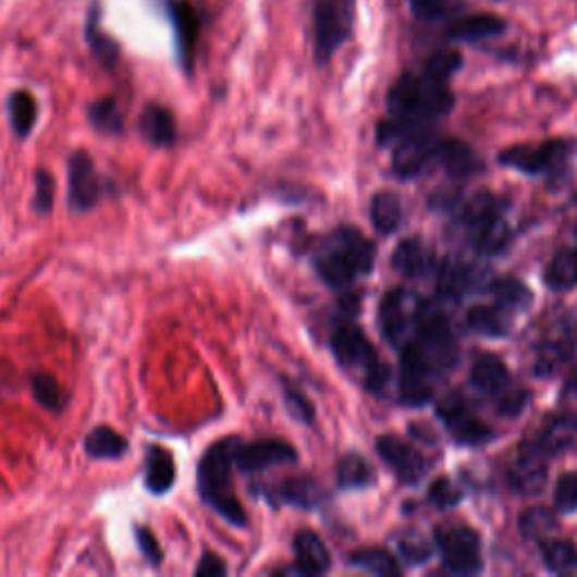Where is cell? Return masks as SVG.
Instances as JSON below:
<instances>
[{
    "label": "cell",
    "mask_w": 577,
    "mask_h": 577,
    "mask_svg": "<svg viewBox=\"0 0 577 577\" xmlns=\"http://www.w3.org/2000/svg\"><path fill=\"white\" fill-rule=\"evenodd\" d=\"M235 440L237 435L221 438L206 449L197 465V492L204 505H208L223 521L235 528H246L248 515L235 494L233 480Z\"/></svg>",
    "instance_id": "1"
},
{
    "label": "cell",
    "mask_w": 577,
    "mask_h": 577,
    "mask_svg": "<svg viewBox=\"0 0 577 577\" xmlns=\"http://www.w3.org/2000/svg\"><path fill=\"white\" fill-rule=\"evenodd\" d=\"M375 244L359 231L343 226L320 244L314 265L318 275L334 288H347L375 269Z\"/></svg>",
    "instance_id": "2"
},
{
    "label": "cell",
    "mask_w": 577,
    "mask_h": 577,
    "mask_svg": "<svg viewBox=\"0 0 577 577\" xmlns=\"http://www.w3.org/2000/svg\"><path fill=\"white\" fill-rule=\"evenodd\" d=\"M454 109V95L446 84L427 75H402L389 93V111L395 118L433 122Z\"/></svg>",
    "instance_id": "3"
},
{
    "label": "cell",
    "mask_w": 577,
    "mask_h": 577,
    "mask_svg": "<svg viewBox=\"0 0 577 577\" xmlns=\"http://www.w3.org/2000/svg\"><path fill=\"white\" fill-rule=\"evenodd\" d=\"M505 206L492 192H478L463 208V226L478 255H501L512 242Z\"/></svg>",
    "instance_id": "4"
},
{
    "label": "cell",
    "mask_w": 577,
    "mask_h": 577,
    "mask_svg": "<svg viewBox=\"0 0 577 577\" xmlns=\"http://www.w3.org/2000/svg\"><path fill=\"white\" fill-rule=\"evenodd\" d=\"M69 174V210L73 214L93 212L107 199L122 197V187L109 174H102L95 165V158L84 151L75 149L69 154L66 160Z\"/></svg>",
    "instance_id": "5"
},
{
    "label": "cell",
    "mask_w": 577,
    "mask_h": 577,
    "mask_svg": "<svg viewBox=\"0 0 577 577\" xmlns=\"http://www.w3.org/2000/svg\"><path fill=\"white\" fill-rule=\"evenodd\" d=\"M577 352V314L568 309L553 311L541 326L532 349V372L553 377L568 366Z\"/></svg>",
    "instance_id": "6"
},
{
    "label": "cell",
    "mask_w": 577,
    "mask_h": 577,
    "mask_svg": "<svg viewBox=\"0 0 577 577\" xmlns=\"http://www.w3.org/2000/svg\"><path fill=\"white\" fill-rule=\"evenodd\" d=\"M332 352L343 368L364 372L366 386L372 393H383V389H386L391 368L381 364L375 345L357 326H341L334 330Z\"/></svg>",
    "instance_id": "7"
},
{
    "label": "cell",
    "mask_w": 577,
    "mask_h": 577,
    "mask_svg": "<svg viewBox=\"0 0 577 577\" xmlns=\"http://www.w3.org/2000/svg\"><path fill=\"white\" fill-rule=\"evenodd\" d=\"M471 386L494 400L503 415H517L526 402L528 391L510 379L507 366L494 355H480L471 366Z\"/></svg>",
    "instance_id": "8"
},
{
    "label": "cell",
    "mask_w": 577,
    "mask_h": 577,
    "mask_svg": "<svg viewBox=\"0 0 577 577\" xmlns=\"http://www.w3.org/2000/svg\"><path fill=\"white\" fill-rule=\"evenodd\" d=\"M355 23V0H316L314 8V52L328 63L349 39Z\"/></svg>",
    "instance_id": "9"
},
{
    "label": "cell",
    "mask_w": 577,
    "mask_h": 577,
    "mask_svg": "<svg viewBox=\"0 0 577 577\" xmlns=\"http://www.w3.org/2000/svg\"><path fill=\"white\" fill-rule=\"evenodd\" d=\"M573 143L566 140H549L539 147H510L501 151V165L517 170L528 176H564L570 168Z\"/></svg>",
    "instance_id": "10"
},
{
    "label": "cell",
    "mask_w": 577,
    "mask_h": 577,
    "mask_svg": "<svg viewBox=\"0 0 577 577\" xmlns=\"http://www.w3.org/2000/svg\"><path fill=\"white\" fill-rule=\"evenodd\" d=\"M435 547L444 566L456 575H476L483 570L480 537L467 526H444L435 530Z\"/></svg>",
    "instance_id": "11"
},
{
    "label": "cell",
    "mask_w": 577,
    "mask_h": 577,
    "mask_svg": "<svg viewBox=\"0 0 577 577\" xmlns=\"http://www.w3.org/2000/svg\"><path fill=\"white\" fill-rule=\"evenodd\" d=\"M298 454L296 449L278 438H260V440H235V449H233V463L235 469H240L242 474H258V471H267L271 467L278 465H288V463H296Z\"/></svg>",
    "instance_id": "12"
},
{
    "label": "cell",
    "mask_w": 577,
    "mask_h": 577,
    "mask_svg": "<svg viewBox=\"0 0 577 577\" xmlns=\"http://www.w3.org/2000/svg\"><path fill=\"white\" fill-rule=\"evenodd\" d=\"M438 418L458 444L478 446L492 440V429L478 418L463 395H449L438 406Z\"/></svg>",
    "instance_id": "13"
},
{
    "label": "cell",
    "mask_w": 577,
    "mask_h": 577,
    "mask_svg": "<svg viewBox=\"0 0 577 577\" xmlns=\"http://www.w3.org/2000/svg\"><path fill=\"white\" fill-rule=\"evenodd\" d=\"M418 307L420 298L406 292V288H393V292L383 296L379 307V326L383 336L402 347L413 334Z\"/></svg>",
    "instance_id": "14"
},
{
    "label": "cell",
    "mask_w": 577,
    "mask_h": 577,
    "mask_svg": "<svg viewBox=\"0 0 577 577\" xmlns=\"http://www.w3.org/2000/svg\"><path fill=\"white\" fill-rule=\"evenodd\" d=\"M438 143L440 136H435L433 126L400 140L393 145V172L402 179L420 176L431 163H438Z\"/></svg>",
    "instance_id": "15"
},
{
    "label": "cell",
    "mask_w": 577,
    "mask_h": 577,
    "mask_svg": "<svg viewBox=\"0 0 577 577\" xmlns=\"http://www.w3.org/2000/svg\"><path fill=\"white\" fill-rule=\"evenodd\" d=\"M168 16L174 29L176 57L181 69L189 75L195 69V52L201 37V19L199 12L192 8L187 0H168Z\"/></svg>",
    "instance_id": "16"
},
{
    "label": "cell",
    "mask_w": 577,
    "mask_h": 577,
    "mask_svg": "<svg viewBox=\"0 0 577 577\" xmlns=\"http://www.w3.org/2000/svg\"><path fill=\"white\" fill-rule=\"evenodd\" d=\"M377 454L406 486H418L427 474V461L422 454L397 435H381L377 440Z\"/></svg>",
    "instance_id": "17"
},
{
    "label": "cell",
    "mask_w": 577,
    "mask_h": 577,
    "mask_svg": "<svg viewBox=\"0 0 577 577\" xmlns=\"http://www.w3.org/2000/svg\"><path fill=\"white\" fill-rule=\"evenodd\" d=\"M549 461L551 458L543 454L532 440H526L519 446L515 465L510 469L512 490H517L526 496L539 494L549 480Z\"/></svg>",
    "instance_id": "18"
},
{
    "label": "cell",
    "mask_w": 577,
    "mask_h": 577,
    "mask_svg": "<svg viewBox=\"0 0 577 577\" xmlns=\"http://www.w3.org/2000/svg\"><path fill=\"white\" fill-rule=\"evenodd\" d=\"M143 469V483L151 496L170 494L176 486V461L174 454L163 444L151 442L145 446Z\"/></svg>",
    "instance_id": "19"
},
{
    "label": "cell",
    "mask_w": 577,
    "mask_h": 577,
    "mask_svg": "<svg viewBox=\"0 0 577 577\" xmlns=\"http://www.w3.org/2000/svg\"><path fill=\"white\" fill-rule=\"evenodd\" d=\"M433 372L413 355L402 349V372H400V397L408 406H425L433 397Z\"/></svg>",
    "instance_id": "20"
},
{
    "label": "cell",
    "mask_w": 577,
    "mask_h": 577,
    "mask_svg": "<svg viewBox=\"0 0 577 577\" xmlns=\"http://www.w3.org/2000/svg\"><path fill=\"white\" fill-rule=\"evenodd\" d=\"M138 134L151 147L170 149L179 143L176 118L168 107L158 105V102H149L138 115Z\"/></svg>",
    "instance_id": "21"
},
{
    "label": "cell",
    "mask_w": 577,
    "mask_h": 577,
    "mask_svg": "<svg viewBox=\"0 0 577 577\" xmlns=\"http://www.w3.org/2000/svg\"><path fill=\"white\" fill-rule=\"evenodd\" d=\"M478 282H480V275L476 273V269L456 258L444 260L438 271V292L446 300L465 298L467 294L474 292Z\"/></svg>",
    "instance_id": "22"
},
{
    "label": "cell",
    "mask_w": 577,
    "mask_h": 577,
    "mask_svg": "<svg viewBox=\"0 0 577 577\" xmlns=\"http://www.w3.org/2000/svg\"><path fill=\"white\" fill-rule=\"evenodd\" d=\"M86 44H88V50L95 57V61H98L105 71H113L120 63L122 48L111 35H107V32L102 29L98 0L93 3L88 19H86Z\"/></svg>",
    "instance_id": "23"
},
{
    "label": "cell",
    "mask_w": 577,
    "mask_h": 577,
    "mask_svg": "<svg viewBox=\"0 0 577 577\" xmlns=\"http://www.w3.org/2000/svg\"><path fill=\"white\" fill-rule=\"evenodd\" d=\"M267 499L271 503H288V505H296V507L314 510L323 503L326 494H323V490H320L316 480H311L307 476H298V478H286L275 488H271L267 492Z\"/></svg>",
    "instance_id": "24"
},
{
    "label": "cell",
    "mask_w": 577,
    "mask_h": 577,
    "mask_svg": "<svg viewBox=\"0 0 577 577\" xmlns=\"http://www.w3.org/2000/svg\"><path fill=\"white\" fill-rule=\"evenodd\" d=\"M126 452H130V440L109 425L93 427L84 435V454L95 463L120 461L126 456Z\"/></svg>",
    "instance_id": "25"
},
{
    "label": "cell",
    "mask_w": 577,
    "mask_h": 577,
    "mask_svg": "<svg viewBox=\"0 0 577 577\" xmlns=\"http://www.w3.org/2000/svg\"><path fill=\"white\" fill-rule=\"evenodd\" d=\"M86 120L93 132H98L107 138H122L126 134V113L113 95L90 102L86 107Z\"/></svg>",
    "instance_id": "26"
},
{
    "label": "cell",
    "mask_w": 577,
    "mask_h": 577,
    "mask_svg": "<svg viewBox=\"0 0 577 577\" xmlns=\"http://www.w3.org/2000/svg\"><path fill=\"white\" fill-rule=\"evenodd\" d=\"M438 163L454 179H467L483 170V160L465 143L454 138H440L438 143Z\"/></svg>",
    "instance_id": "27"
},
{
    "label": "cell",
    "mask_w": 577,
    "mask_h": 577,
    "mask_svg": "<svg viewBox=\"0 0 577 577\" xmlns=\"http://www.w3.org/2000/svg\"><path fill=\"white\" fill-rule=\"evenodd\" d=\"M294 555L296 566L303 575H323L330 570V551L326 541L314 530H300L294 537Z\"/></svg>",
    "instance_id": "28"
},
{
    "label": "cell",
    "mask_w": 577,
    "mask_h": 577,
    "mask_svg": "<svg viewBox=\"0 0 577 577\" xmlns=\"http://www.w3.org/2000/svg\"><path fill=\"white\" fill-rule=\"evenodd\" d=\"M393 267L406 278H425L429 271H433L435 258L422 240L410 237L400 242V246L395 248Z\"/></svg>",
    "instance_id": "29"
},
{
    "label": "cell",
    "mask_w": 577,
    "mask_h": 577,
    "mask_svg": "<svg viewBox=\"0 0 577 577\" xmlns=\"http://www.w3.org/2000/svg\"><path fill=\"white\" fill-rule=\"evenodd\" d=\"M5 111H8V120L12 126V134L19 140H27L35 132L37 120H39V105L37 98L25 88L12 90L8 95V102H5Z\"/></svg>",
    "instance_id": "30"
},
{
    "label": "cell",
    "mask_w": 577,
    "mask_h": 577,
    "mask_svg": "<svg viewBox=\"0 0 577 577\" xmlns=\"http://www.w3.org/2000/svg\"><path fill=\"white\" fill-rule=\"evenodd\" d=\"M27 383H29V393L35 397V402L52 413V415H61L63 410L69 408L71 404V395L69 391L61 386L59 379L46 370H32L27 375Z\"/></svg>",
    "instance_id": "31"
},
{
    "label": "cell",
    "mask_w": 577,
    "mask_h": 577,
    "mask_svg": "<svg viewBox=\"0 0 577 577\" xmlns=\"http://www.w3.org/2000/svg\"><path fill=\"white\" fill-rule=\"evenodd\" d=\"M577 440V415H555L532 440L549 458L562 454Z\"/></svg>",
    "instance_id": "32"
},
{
    "label": "cell",
    "mask_w": 577,
    "mask_h": 577,
    "mask_svg": "<svg viewBox=\"0 0 577 577\" xmlns=\"http://www.w3.org/2000/svg\"><path fill=\"white\" fill-rule=\"evenodd\" d=\"M510 320H512V311H507L494 300L488 305H476L467 314L469 330L480 336H490V339L505 336L510 330Z\"/></svg>",
    "instance_id": "33"
},
{
    "label": "cell",
    "mask_w": 577,
    "mask_h": 577,
    "mask_svg": "<svg viewBox=\"0 0 577 577\" xmlns=\"http://www.w3.org/2000/svg\"><path fill=\"white\" fill-rule=\"evenodd\" d=\"M503 29H505L503 19H499L494 14H474V16H467L463 21L454 23L452 29H449V39H454V41H483V39L501 35Z\"/></svg>",
    "instance_id": "34"
},
{
    "label": "cell",
    "mask_w": 577,
    "mask_h": 577,
    "mask_svg": "<svg viewBox=\"0 0 577 577\" xmlns=\"http://www.w3.org/2000/svg\"><path fill=\"white\" fill-rule=\"evenodd\" d=\"M543 282L551 292H570L577 286V248H562L543 271Z\"/></svg>",
    "instance_id": "35"
},
{
    "label": "cell",
    "mask_w": 577,
    "mask_h": 577,
    "mask_svg": "<svg viewBox=\"0 0 577 577\" xmlns=\"http://www.w3.org/2000/svg\"><path fill=\"white\" fill-rule=\"evenodd\" d=\"M490 294H492L494 303H499L501 307H505L512 314L528 309L530 303H532V292L517 278H499V280H494L490 284Z\"/></svg>",
    "instance_id": "36"
},
{
    "label": "cell",
    "mask_w": 577,
    "mask_h": 577,
    "mask_svg": "<svg viewBox=\"0 0 577 577\" xmlns=\"http://www.w3.org/2000/svg\"><path fill=\"white\" fill-rule=\"evenodd\" d=\"M402 214H404L402 204L393 195V192H379V195H375V199L370 204V217H372V223L379 233H383V235L395 233L402 223Z\"/></svg>",
    "instance_id": "37"
},
{
    "label": "cell",
    "mask_w": 577,
    "mask_h": 577,
    "mask_svg": "<svg viewBox=\"0 0 577 577\" xmlns=\"http://www.w3.org/2000/svg\"><path fill=\"white\" fill-rule=\"evenodd\" d=\"M539 549H541L543 564H547L551 573L564 575V573L577 570V547L573 541L551 537L543 543H539Z\"/></svg>",
    "instance_id": "38"
},
{
    "label": "cell",
    "mask_w": 577,
    "mask_h": 577,
    "mask_svg": "<svg viewBox=\"0 0 577 577\" xmlns=\"http://www.w3.org/2000/svg\"><path fill=\"white\" fill-rule=\"evenodd\" d=\"M557 517L555 512L549 507H530L526 510L519 519V530L526 539L543 543L557 532Z\"/></svg>",
    "instance_id": "39"
},
{
    "label": "cell",
    "mask_w": 577,
    "mask_h": 577,
    "mask_svg": "<svg viewBox=\"0 0 577 577\" xmlns=\"http://www.w3.org/2000/svg\"><path fill=\"white\" fill-rule=\"evenodd\" d=\"M375 469L372 465L359 456V454H347L339 463V486L343 490H364L368 486H375Z\"/></svg>",
    "instance_id": "40"
},
{
    "label": "cell",
    "mask_w": 577,
    "mask_h": 577,
    "mask_svg": "<svg viewBox=\"0 0 577 577\" xmlns=\"http://www.w3.org/2000/svg\"><path fill=\"white\" fill-rule=\"evenodd\" d=\"M349 566H355L364 573H372V575H400L402 573V564L400 560H395L389 551L383 549H359L349 555Z\"/></svg>",
    "instance_id": "41"
},
{
    "label": "cell",
    "mask_w": 577,
    "mask_h": 577,
    "mask_svg": "<svg viewBox=\"0 0 577 577\" xmlns=\"http://www.w3.org/2000/svg\"><path fill=\"white\" fill-rule=\"evenodd\" d=\"M461 66H463L461 52H456V50H440V52L429 57V61L425 63L422 75H427L429 79L446 84L449 79H452L458 73Z\"/></svg>",
    "instance_id": "42"
},
{
    "label": "cell",
    "mask_w": 577,
    "mask_h": 577,
    "mask_svg": "<svg viewBox=\"0 0 577 577\" xmlns=\"http://www.w3.org/2000/svg\"><path fill=\"white\" fill-rule=\"evenodd\" d=\"M54 195H57V183L50 170L39 168L35 172V197H32V210L39 217H48L54 210Z\"/></svg>",
    "instance_id": "43"
},
{
    "label": "cell",
    "mask_w": 577,
    "mask_h": 577,
    "mask_svg": "<svg viewBox=\"0 0 577 577\" xmlns=\"http://www.w3.org/2000/svg\"><path fill=\"white\" fill-rule=\"evenodd\" d=\"M134 532V541H136V549L140 553V557L147 562V566L151 568H160L165 562V551L160 549V543L156 539V535L151 532L149 526L145 524H134L132 526Z\"/></svg>",
    "instance_id": "44"
},
{
    "label": "cell",
    "mask_w": 577,
    "mask_h": 577,
    "mask_svg": "<svg viewBox=\"0 0 577 577\" xmlns=\"http://www.w3.org/2000/svg\"><path fill=\"white\" fill-rule=\"evenodd\" d=\"M397 551L406 564L418 566V564L429 562V557L433 555V543L420 532H406L397 541Z\"/></svg>",
    "instance_id": "45"
},
{
    "label": "cell",
    "mask_w": 577,
    "mask_h": 577,
    "mask_svg": "<svg viewBox=\"0 0 577 577\" xmlns=\"http://www.w3.org/2000/svg\"><path fill=\"white\" fill-rule=\"evenodd\" d=\"M408 3L415 16L429 23L452 19L461 8L458 0H408Z\"/></svg>",
    "instance_id": "46"
},
{
    "label": "cell",
    "mask_w": 577,
    "mask_h": 577,
    "mask_svg": "<svg viewBox=\"0 0 577 577\" xmlns=\"http://www.w3.org/2000/svg\"><path fill=\"white\" fill-rule=\"evenodd\" d=\"M553 507L560 515H573V512H577V471L560 476L553 492Z\"/></svg>",
    "instance_id": "47"
},
{
    "label": "cell",
    "mask_w": 577,
    "mask_h": 577,
    "mask_svg": "<svg viewBox=\"0 0 577 577\" xmlns=\"http://www.w3.org/2000/svg\"><path fill=\"white\" fill-rule=\"evenodd\" d=\"M282 393H284V404L286 408L292 410V415L296 420L311 425L314 422V404L305 397V393L296 386H292L288 381H282Z\"/></svg>",
    "instance_id": "48"
},
{
    "label": "cell",
    "mask_w": 577,
    "mask_h": 577,
    "mask_svg": "<svg viewBox=\"0 0 577 577\" xmlns=\"http://www.w3.org/2000/svg\"><path fill=\"white\" fill-rule=\"evenodd\" d=\"M429 501L435 505V507H454L463 501V490L454 483V480L449 478H438L431 483L429 488Z\"/></svg>",
    "instance_id": "49"
},
{
    "label": "cell",
    "mask_w": 577,
    "mask_h": 577,
    "mask_svg": "<svg viewBox=\"0 0 577 577\" xmlns=\"http://www.w3.org/2000/svg\"><path fill=\"white\" fill-rule=\"evenodd\" d=\"M195 575L197 577H221V575H229V566L217 553L204 551L199 557V564L195 566Z\"/></svg>",
    "instance_id": "50"
},
{
    "label": "cell",
    "mask_w": 577,
    "mask_h": 577,
    "mask_svg": "<svg viewBox=\"0 0 577 577\" xmlns=\"http://www.w3.org/2000/svg\"><path fill=\"white\" fill-rule=\"evenodd\" d=\"M564 393L566 395H577V364L570 368L566 383H564Z\"/></svg>",
    "instance_id": "51"
}]
</instances>
